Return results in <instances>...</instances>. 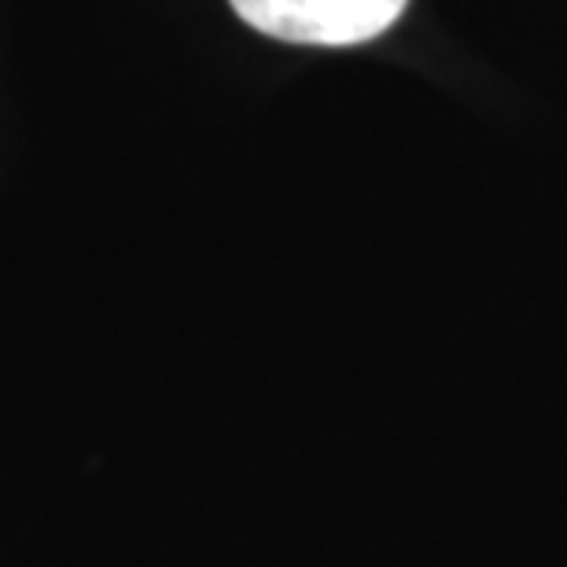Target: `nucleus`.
<instances>
[{
	"mask_svg": "<svg viewBox=\"0 0 567 567\" xmlns=\"http://www.w3.org/2000/svg\"><path fill=\"white\" fill-rule=\"evenodd\" d=\"M247 27L291 44H361L391 30L410 0H229Z\"/></svg>",
	"mask_w": 567,
	"mask_h": 567,
	"instance_id": "f257e3e1",
	"label": "nucleus"
}]
</instances>
